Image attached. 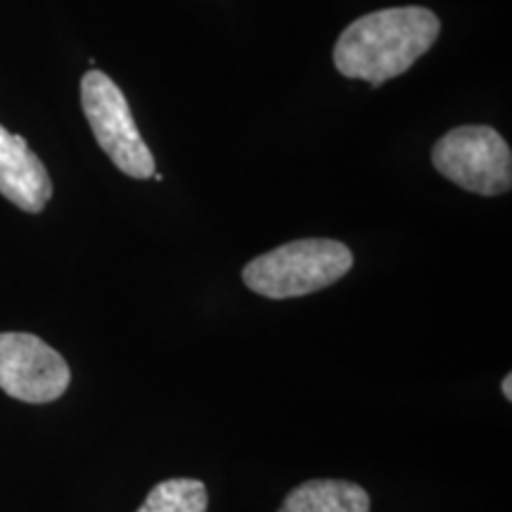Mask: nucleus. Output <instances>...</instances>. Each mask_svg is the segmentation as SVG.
<instances>
[{
  "mask_svg": "<svg viewBox=\"0 0 512 512\" xmlns=\"http://www.w3.org/2000/svg\"><path fill=\"white\" fill-rule=\"evenodd\" d=\"M441 34V22L420 5L370 12L351 22L337 38L332 60L347 79L373 88L406 74Z\"/></svg>",
  "mask_w": 512,
  "mask_h": 512,
  "instance_id": "f257e3e1",
  "label": "nucleus"
},
{
  "mask_svg": "<svg viewBox=\"0 0 512 512\" xmlns=\"http://www.w3.org/2000/svg\"><path fill=\"white\" fill-rule=\"evenodd\" d=\"M354 266V254L337 240L309 238L256 256L242 271L249 290L266 299H294L335 285Z\"/></svg>",
  "mask_w": 512,
  "mask_h": 512,
  "instance_id": "f03ea898",
  "label": "nucleus"
},
{
  "mask_svg": "<svg viewBox=\"0 0 512 512\" xmlns=\"http://www.w3.org/2000/svg\"><path fill=\"white\" fill-rule=\"evenodd\" d=\"M81 107L100 150L112 159L121 174L138 178V181L152 178L157 169L155 157L140 136L124 91L110 76L98 69L83 74Z\"/></svg>",
  "mask_w": 512,
  "mask_h": 512,
  "instance_id": "7ed1b4c3",
  "label": "nucleus"
},
{
  "mask_svg": "<svg viewBox=\"0 0 512 512\" xmlns=\"http://www.w3.org/2000/svg\"><path fill=\"white\" fill-rule=\"evenodd\" d=\"M432 164L458 188L496 197L512 185V152L491 126H458L432 147Z\"/></svg>",
  "mask_w": 512,
  "mask_h": 512,
  "instance_id": "20e7f679",
  "label": "nucleus"
},
{
  "mask_svg": "<svg viewBox=\"0 0 512 512\" xmlns=\"http://www.w3.org/2000/svg\"><path fill=\"white\" fill-rule=\"evenodd\" d=\"M72 373L60 351L29 332H0V389L24 403H50L67 392Z\"/></svg>",
  "mask_w": 512,
  "mask_h": 512,
  "instance_id": "39448f33",
  "label": "nucleus"
},
{
  "mask_svg": "<svg viewBox=\"0 0 512 512\" xmlns=\"http://www.w3.org/2000/svg\"><path fill=\"white\" fill-rule=\"evenodd\" d=\"M0 195L29 214L46 209L53 197V181L46 164L27 140L5 126H0Z\"/></svg>",
  "mask_w": 512,
  "mask_h": 512,
  "instance_id": "423d86ee",
  "label": "nucleus"
},
{
  "mask_svg": "<svg viewBox=\"0 0 512 512\" xmlns=\"http://www.w3.org/2000/svg\"><path fill=\"white\" fill-rule=\"evenodd\" d=\"M278 512H370V496L347 479H311L292 489Z\"/></svg>",
  "mask_w": 512,
  "mask_h": 512,
  "instance_id": "0eeeda50",
  "label": "nucleus"
},
{
  "mask_svg": "<svg viewBox=\"0 0 512 512\" xmlns=\"http://www.w3.org/2000/svg\"><path fill=\"white\" fill-rule=\"evenodd\" d=\"M209 494L200 479L176 477L157 484L136 512H207Z\"/></svg>",
  "mask_w": 512,
  "mask_h": 512,
  "instance_id": "6e6552de",
  "label": "nucleus"
},
{
  "mask_svg": "<svg viewBox=\"0 0 512 512\" xmlns=\"http://www.w3.org/2000/svg\"><path fill=\"white\" fill-rule=\"evenodd\" d=\"M501 392L505 394V399L512 401V375H505L501 382Z\"/></svg>",
  "mask_w": 512,
  "mask_h": 512,
  "instance_id": "1a4fd4ad",
  "label": "nucleus"
},
{
  "mask_svg": "<svg viewBox=\"0 0 512 512\" xmlns=\"http://www.w3.org/2000/svg\"><path fill=\"white\" fill-rule=\"evenodd\" d=\"M152 178H155V181H159V183L164 181V176H162V174H157V171H155V174H152Z\"/></svg>",
  "mask_w": 512,
  "mask_h": 512,
  "instance_id": "9d476101",
  "label": "nucleus"
}]
</instances>
